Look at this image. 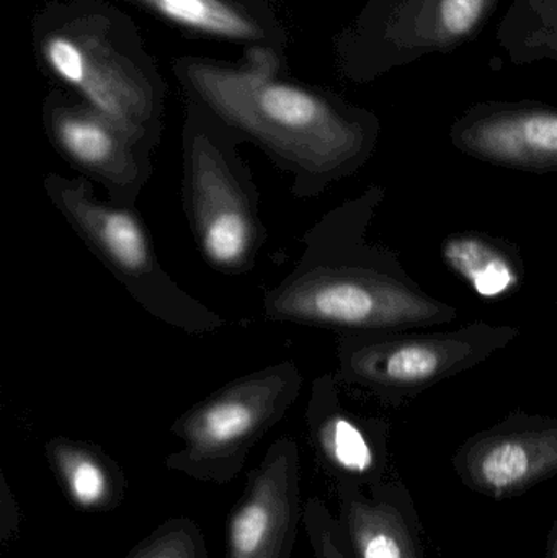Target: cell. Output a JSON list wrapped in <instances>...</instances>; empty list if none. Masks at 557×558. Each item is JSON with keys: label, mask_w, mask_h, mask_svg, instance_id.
<instances>
[{"label": "cell", "mask_w": 557, "mask_h": 558, "mask_svg": "<svg viewBox=\"0 0 557 558\" xmlns=\"http://www.w3.org/2000/svg\"><path fill=\"white\" fill-rule=\"evenodd\" d=\"M502 0H372L342 38L343 65L373 81L432 54H448L480 35Z\"/></svg>", "instance_id": "ba28073f"}, {"label": "cell", "mask_w": 557, "mask_h": 558, "mask_svg": "<svg viewBox=\"0 0 557 558\" xmlns=\"http://www.w3.org/2000/svg\"><path fill=\"white\" fill-rule=\"evenodd\" d=\"M45 190L95 257L150 314L190 333L221 327L219 315L190 298L162 270L146 228L131 209L95 198L84 179L51 173Z\"/></svg>", "instance_id": "8992f818"}, {"label": "cell", "mask_w": 557, "mask_h": 558, "mask_svg": "<svg viewBox=\"0 0 557 558\" xmlns=\"http://www.w3.org/2000/svg\"><path fill=\"white\" fill-rule=\"evenodd\" d=\"M455 149L471 159L519 170L557 173V107L542 101H483L450 128Z\"/></svg>", "instance_id": "8fae6325"}, {"label": "cell", "mask_w": 557, "mask_h": 558, "mask_svg": "<svg viewBox=\"0 0 557 558\" xmlns=\"http://www.w3.org/2000/svg\"><path fill=\"white\" fill-rule=\"evenodd\" d=\"M39 58L52 77L149 149L159 128L162 94L143 54L121 39L113 20L95 9L55 13L41 22Z\"/></svg>", "instance_id": "3957f363"}, {"label": "cell", "mask_w": 557, "mask_h": 558, "mask_svg": "<svg viewBox=\"0 0 557 558\" xmlns=\"http://www.w3.org/2000/svg\"><path fill=\"white\" fill-rule=\"evenodd\" d=\"M545 558H557V517L548 534Z\"/></svg>", "instance_id": "44dd1931"}, {"label": "cell", "mask_w": 557, "mask_h": 558, "mask_svg": "<svg viewBox=\"0 0 557 558\" xmlns=\"http://www.w3.org/2000/svg\"><path fill=\"white\" fill-rule=\"evenodd\" d=\"M45 456L62 494L75 510L108 513L126 498V475L98 446L58 436L46 442Z\"/></svg>", "instance_id": "9a60e30c"}, {"label": "cell", "mask_w": 557, "mask_h": 558, "mask_svg": "<svg viewBox=\"0 0 557 558\" xmlns=\"http://www.w3.org/2000/svg\"><path fill=\"white\" fill-rule=\"evenodd\" d=\"M303 526L314 558H352L336 514L319 497L307 498L304 504Z\"/></svg>", "instance_id": "ffe728a7"}, {"label": "cell", "mask_w": 557, "mask_h": 558, "mask_svg": "<svg viewBox=\"0 0 557 558\" xmlns=\"http://www.w3.org/2000/svg\"><path fill=\"white\" fill-rule=\"evenodd\" d=\"M150 12L195 35L239 43L268 38L262 15L242 0H134Z\"/></svg>", "instance_id": "e0dca14e"}, {"label": "cell", "mask_w": 557, "mask_h": 558, "mask_svg": "<svg viewBox=\"0 0 557 558\" xmlns=\"http://www.w3.org/2000/svg\"><path fill=\"white\" fill-rule=\"evenodd\" d=\"M124 558H209L202 527L192 518H170Z\"/></svg>", "instance_id": "d6986e66"}, {"label": "cell", "mask_w": 557, "mask_h": 558, "mask_svg": "<svg viewBox=\"0 0 557 558\" xmlns=\"http://www.w3.org/2000/svg\"><path fill=\"white\" fill-rule=\"evenodd\" d=\"M336 485V518L352 558H427L424 527L404 482Z\"/></svg>", "instance_id": "4fadbf2b"}, {"label": "cell", "mask_w": 557, "mask_h": 558, "mask_svg": "<svg viewBox=\"0 0 557 558\" xmlns=\"http://www.w3.org/2000/svg\"><path fill=\"white\" fill-rule=\"evenodd\" d=\"M301 383L298 367L281 363L213 393L173 423L182 448L167 456L166 468L203 484L234 481L254 446L287 415Z\"/></svg>", "instance_id": "5b68a950"}, {"label": "cell", "mask_w": 557, "mask_h": 558, "mask_svg": "<svg viewBox=\"0 0 557 558\" xmlns=\"http://www.w3.org/2000/svg\"><path fill=\"white\" fill-rule=\"evenodd\" d=\"M422 330L346 331L339 344L340 379L386 405L402 407L491 360L520 335L512 325L484 320L451 331Z\"/></svg>", "instance_id": "277c9868"}, {"label": "cell", "mask_w": 557, "mask_h": 558, "mask_svg": "<svg viewBox=\"0 0 557 558\" xmlns=\"http://www.w3.org/2000/svg\"><path fill=\"white\" fill-rule=\"evenodd\" d=\"M45 126L56 149L85 175L110 190L114 199H133L147 180V160L113 121L85 104L51 98Z\"/></svg>", "instance_id": "7c38bea8"}, {"label": "cell", "mask_w": 557, "mask_h": 558, "mask_svg": "<svg viewBox=\"0 0 557 558\" xmlns=\"http://www.w3.org/2000/svg\"><path fill=\"white\" fill-rule=\"evenodd\" d=\"M461 484L491 500L522 497L557 475V418L513 410L467 439L451 458Z\"/></svg>", "instance_id": "9c48e42d"}, {"label": "cell", "mask_w": 557, "mask_h": 558, "mask_svg": "<svg viewBox=\"0 0 557 558\" xmlns=\"http://www.w3.org/2000/svg\"><path fill=\"white\" fill-rule=\"evenodd\" d=\"M496 39L512 64H557V0H512Z\"/></svg>", "instance_id": "ac0fdd59"}, {"label": "cell", "mask_w": 557, "mask_h": 558, "mask_svg": "<svg viewBox=\"0 0 557 558\" xmlns=\"http://www.w3.org/2000/svg\"><path fill=\"white\" fill-rule=\"evenodd\" d=\"M247 68L189 59L180 78L216 120L264 147L307 195L352 177L375 154L382 123L365 108L277 77L275 49L255 46Z\"/></svg>", "instance_id": "6da1fadb"}, {"label": "cell", "mask_w": 557, "mask_h": 558, "mask_svg": "<svg viewBox=\"0 0 557 558\" xmlns=\"http://www.w3.org/2000/svg\"><path fill=\"white\" fill-rule=\"evenodd\" d=\"M445 267L484 299L516 294L525 282L522 251L516 242L480 231L447 235L440 245Z\"/></svg>", "instance_id": "2e32d148"}, {"label": "cell", "mask_w": 557, "mask_h": 558, "mask_svg": "<svg viewBox=\"0 0 557 558\" xmlns=\"http://www.w3.org/2000/svg\"><path fill=\"white\" fill-rule=\"evenodd\" d=\"M199 117L190 114L185 130L186 213L213 267L249 270L264 242L257 196L241 160L222 143L216 118L205 124Z\"/></svg>", "instance_id": "52a82bcc"}, {"label": "cell", "mask_w": 557, "mask_h": 558, "mask_svg": "<svg viewBox=\"0 0 557 558\" xmlns=\"http://www.w3.org/2000/svg\"><path fill=\"white\" fill-rule=\"evenodd\" d=\"M385 196L383 186H368L310 232L304 260L265 298L267 317L343 333L457 320V308L428 294L405 271L398 252L366 242Z\"/></svg>", "instance_id": "7a4b0ae2"}, {"label": "cell", "mask_w": 557, "mask_h": 558, "mask_svg": "<svg viewBox=\"0 0 557 558\" xmlns=\"http://www.w3.org/2000/svg\"><path fill=\"white\" fill-rule=\"evenodd\" d=\"M332 377L320 383L307 412L311 441L334 484L376 487L389 478L391 425L353 415L340 403Z\"/></svg>", "instance_id": "5bb4252c"}, {"label": "cell", "mask_w": 557, "mask_h": 558, "mask_svg": "<svg viewBox=\"0 0 557 558\" xmlns=\"http://www.w3.org/2000/svg\"><path fill=\"white\" fill-rule=\"evenodd\" d=\"M304 504L298 442L277 439L229 511L225 558H291Z\"/></svg>", "instance_id": "30bf717a"}]
</instances>
